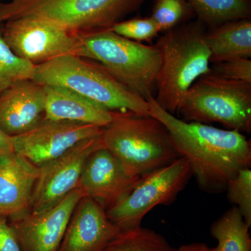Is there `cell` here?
Returning a JSON list of instances; mask_svg holds the SVG:
<instances>
[{
    "label": "cell",
    "instance_id": "1",
    "mask_svg": "<svg viewBox=\"0 0 251 251\" xmlns=\"http://www.w3.org/2000/svg\"><path fill=\"white\" fill-rule=\"evenodd\" d=\"M148 102L150 116L166 126L202 191L223 192L241 170L251 168V140L242 133L185 122L162 108L154 99Z\"/></svg>",
    "mask_w": 251,
    "mask_h": 251
},
{
    "label": "cell",
    "instance_id": "2",
    "mask_svg": "<svg viewBox=\"0 0 251 251\" xmlns=\"http://www.w3.org/2000/svg\"><path fill=\"white\" fill-rule=\"evenodd\" d=\"M207 27L196 19L167 31L158 39L161 64L154 97L162 108L175 115L195 82L210 73Z\"/></svg>",
    "mask_w": 251,
    "mask_h": 251
},
{
    "label": "cell",
    "instance_id": "3",
    "mask_svg": "<svg viewBox=\"0 0 251 251\" xmlns=\"http://www.w3.org/2000/svg\"><path fill=\"white\" fill-rule=\"evenodd\" d=\"M112 112L102 143L128 174L141 176L179 158L169 132L157 119L130 111Z\"/></svg>",
    "mask_w": 251,
    "mask_h": 251
},
{
    "label": "cell",
    "instance_id": "4",
    "mask_svg": "<svg viewBox=\"0 0 251 251\" xmlns=\"http://www.w3.org/2000/svg\"><path fill=\"white\" fill-rule=\"evenodd\" d=\"M33 80L42 85L70 89L110 111L150 116V104L130 92L99 62L66 55L36 65Z\"/></svg>",
    "mask_w": 251,
    "mask_h": 251
},
{
    "label": "cell",
    "instance_id": "5",
    "mask_svg": "<svg viewBox=\"0 0 251 251\" xmlns=\"http://www.w3.org/2000/svg\"><path fill=\"white\" fill-rule=\"evenodd\" d=\"M83 58L101 64L130 92L154 99L161 58L156 45H145L106 30L80 34Z\"/></svg>",
    "mask_w": 251,
    "mask_h": 251
},
{
    "label": "cell",
    "instance_id": "6",
    "mask_svg": "<svg viewBox=\"0 0 251 251\" xmlns=\"http://www.w3.org/2000/svg\"><path fill=\"white\" fill-rule=\"evenodd\" d=\"M148 0H11L0 2V23L25 16L54 21L77 34L106 30Z\"/></svg>",
    "mask_w": 251,
    "mask_h": 251
},
{
    "label": "cell",
    "instance_id": "7",
    "mask_svg": "<svg viewBox=\"0 0 251 251\" xmlns=\"http://www.w3.org/2000/svg\"><path fill=\"white\" fill-rule=\"evenodd\" d=\"M177 113L185 122H214L227 129L250 134L251 83L208 73L191 86Z\"/></svg>",
    "mask_w": 251,
    "mask_h": 251
},
{
    "label": "cell",
    "instance_id": "8",
    "mask_svg": "<svg viewBox=\"0 0 251 251\" xmlns=\"http://www.w3.org/2000/svg\"><path fill=\"white\" fill-rule=\"evenodd\" d=\"M192 176L188 162L179 157L140 176L129 192L107 208V216L120 231L138 227L155 206L171 204Z\"/></svg>",
    "mask_w": 251,
    "mask_h": 251
},
{
    "label": "cell",
    "instance_id": "9",
    "mask_svg": "<svg viewBox=\"0 0 251 251\" xmlns=\"http://www.w3.org/2000/svg\"><path fill=\"white\" fill-rule=\"evenodd\" d=\"M3 37L16 55L35 66L62 56L82 55L80 34L41 16H25L4 23Z\"/></svg>",
    "mask_w": 251,
    "mask_h": 251
},
{
    "label": "cell",
    "instance_id": "10",
    "mask_svg": "<svg viewBox=\"0 0 251 251\" xmlns=\"http://www.w3.org/2000/svg\"><path fill=\"white\" fill-rule=\"evenodd\" d=\"M101 135L82 140L60 156L38 167L30 213L38 214L53 207L77 188L87 158L103 147Z\"/></svg>",
    "mask_w": 251,
    "mask_h": 251
},
{
    "label": "cell",
    "instance_id": "11",
    "mask_svg": "<svg viewBox=\"0 0 251 251\" xmlns=\"http://www.w3.org/2000/svg\"><path fill=\"white\" fill-rule=\"evenodd\" d=\"M103 129L99 126L44 117L25 133L12 136L15 153L40 167L60 156L79 142L100 136Z\"/></svg>",
    "mask_w": 251,
    "mask_h": 251
},
{
    "label": "cell",
    "instance_id": "12",
    "mask_svg": "<svg viewBox=\"0 0 251 251\" xmlns=\"http://www.w3.org/2000/svg\"><path fill=\"white\" fill-rule=\"evenodd\" d=\"M82 197L76 188L48 210L9 220L22 251H57L73 212Z\"/></svg>",
    "mask_w": 251,
    "mask_h": 251
},
{
    "label": "cell",
    "instance_id": "13",
    "mask_svg": "<svg viewBox=\"0 0 251 251\" xmlns=\"http://www.w3.org/2000/svg\"><path fill=\"white\" fill-rule=\"evenodd\" d=\"M140 177L128 174L116 157L102 147L87 158L77 188L83 197L92 198L107 209L129 192Z\"/></svg>",
    "mask_w": 251,
    "mask_h": 251
},
{
    "label": "cell",
    "instance_id": "14",
    "mask_svg": "<svg viewBox=\"0 0 251 251\" xmlns=\"http://www.w3.org/2000/svg\"><path fill=\"white\" fill-rule=\"evenodd\" d=\"M120 232L109 220L101 203L82 197L73 212L57 251H103Z\"/></svg>",
    "mask_w": 251,
    "mask_h": 251
},
{
    "label": "cell",
    "instance_id": "15",
    "mask_svg": "<svg viewBox=\"0 0 251 251\" xmlns=\"http://www.w3.org/2000/svg\"><path fill=\"white\" fill-rule=\"evenodd\" d=\"M44 86L20 81L0 95V128L11 136L31 129L45 117Z\"/></svg>",
    "mask_w": 251,
    "mask_h": 251
},
{
    "label": "cell",
    "instance_id": "16",
    "mask_svg": "<svg viewBox=\"0 0 251 251\" xmlns=\"http://www.w3.org/2000/svg\"><path fill=\"white\" fill-rule=\"evenodd\" d=\"M39 168L18 153L0 156V216L13 219L30 212Z\"/></svg>",
    "mask_w": 251,
    "mask_h": 251
},
{
    "label": "cell",
    "instance_id": "17",
    "mask_svg": "<svg viewBox=\"0 0 251 251\" xmlns=\"http://www.w3.org/2000/svg\"><path fill=\"white\" fill-rule=\"evenodd\" d=\"M44 86L48 120L80 122L103 128L111 122L113 112L94 100L61 86Z\"/></svg>",
    "mask_w": 251,
    "mask_h": 251
},
{
    "label": "cell",
    "instance_id": "18",
    "mask_svg": "<svg viewBox=\"0 0 251 251\" xmlns=\"http://www.w3.org/2000/svg\"><path fill=\"white\" fill-rule=\"evenodd\" d=\"M205 40L210 63L251 57V19L228 21L207 28Z\"/></svg>",
    "mask_w": 251,
    "mask_h": 251
},
{
    "label": "cell",
    "instance_id": "19",
    "mask_svg": "<svg viewBox=\"0 0 251 251\" xmlns=\"http://www.w3.org/2000/svg\"><path fill=\"white\" fill-rule=\"evenodd\" d=\"M249 227L237 206L226 211L210 228L218 242L216 251H251Z\"/></svg>",
    "mask_w": 251,
    "mask_h": 251
},
{
    "label": "cell",
    "instance_id": "20",
    "mask_svg": "<svg viewBox=\"0 0 251 251\" xmlns=\"http://www.w3.org/2000/svg\"><path fill=\"white\" fill-rule=\"evenodd\" d=\"M195 14L207 27L251 19V0H189Z\"/></svg>",
    "mask_w": 251,
    "mask_h": 251
},
{
    "label": "cell",
    "instance_id": "21",
    "mask_svg": "<svg viewBox=\"0 0 251 251\" xmlns=\"http://www.w3.org/2000/svg\"><path fill=\"white\" fill-rule=\"evenodd\" d=\"M103 251H176L161 234L142 227L120 231Z\"/></svg>",
    "mask_w": 251,
    "mask_h": 251
},
{
    "label": "cell",
    "instance_id": "22",
    "mask_svg": "<svg viewBox=\"0 0 251 251\" xmlns=\"http://www.w3.org/2000/svg\"><path fill=\"white\" fill-rule=\"evenodd\" d=\"M3 25L0 23V95L16 82L32 80L35 69L11 50L3 37Z\"/></svg>",
    "mask_w": 251,
    "mask_h": 251
},
{
    "label": "cell",
    "instance_id": "23",
    "mask_svg": "<svg viewBox=\"0 0 251 251\" xmlns=\"http://www.w3.org/2000/svg\"><path fill=\"white\" fill-rule=\"evenodd\" d=\"M195 16L189 0H153L151 17L160 32L189 22Z\"/></svg>",
    "mask_w": 251,
    "mask_h": 251
},
{
    "label": "cell",
    "instance_id": "24",
    "mask_svg": "<svg viewBox=\"0 0 251 251\" xmlns=\"http://www.w3.org/2000/svg\"><path fill=\"white\" fill-rule=\"evenodd\" d=\"M229 202L235 204L248 226H251V170L243 168L226 187Z\"/></svg>",
    "mask_w": 251,
    "mask_h": 251
},
{
    "label": "cell",
    "instance_id": "25",
    "mask_svg": "<svg viewBox=\"0 0 251 251\" xmlns=\"http://www.w3.org/2000/svg\"><path fill=\"white\" fill-rule=\"evenodd\" d=\"M109 29L122 37L139 43L151 42L160 32L151 16L120 21Z\"/></svg>",
    "mask_w": 251,
    "mask_h": 251
},
{
    "label": "cell",
    "instance_id": "26",
    "mask_svg": "<svg viewBox=\"0 0 251 251\" xmlns=\"http://www.w3.org/2000/svg\"><path fill=\"white\" fill-rule=\"evenodd\" d=\"M211 73L227 80L251 83V60L249 58L229 59L213 63Z\"/></svg>",
    "mask_w": 251,
    "mask_h": 251
},
{
    "label": "cell",
    "instance_id": "27",
    "mask_svg": "<svg viewBox=\"0 0 251 251\" xmlns=\"http://www.w3.org/2000/svg\"><path fill=\"white\" fill-rule=\"evenodd\" d=\"M0 251H22L9 219L0 216Z\"/></svg>",
    "mask_w": 251,
    "mask_h": 251
},
{
    "label": "cell",
    "instance_id": "28",
    "mask_svg": "<svg viewBox=\"0 0 251 251\" xmlns=\"http://www.w3.org/2000/svg\"><path fill=\"white\" fill-rule=\"evenodd\" d=\"M15 153L13 137L0 128V156Z\"/></svg>",
    "mask_w": 251,
    "mask_h": 251
},
{
    "label": "cell",
    "instance_id": "29",
    "mask_svg": "<svg viewBox=\"0 0 251 251\" xmlns=\"http://www.w3.org/2000/svg\"><path fill=\"white\" fill-rule=\"evenodd\" d=\"M176 251H216L215 248L209 247L203 242H195L180 246Z\"/></svg>",
    "mask_w": 251,
    "mask_h": 251
},
{
    "label": "cell",
    "instance_id": "30",
    "mask_svg": "<svg viewBox=\"0 0 251 251\" xmlns=\"http://www.w3.org/2000/svg\"><path fill=\"white\" fill-rule=\"evenodd\" d=\"M1 1H2V0H0V2H1Z\"/></svg>",
    "mask_w": 251,
    "mask_h": 251
}]
</instances>
